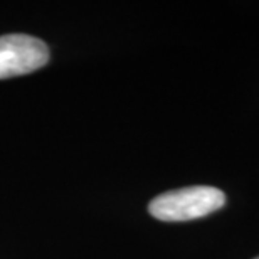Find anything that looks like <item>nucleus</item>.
<instances>
[{
    "label": "nucleus",
    "instance_id": "7ed1b4c3",
    "mask_svg": "<svg viewBox=\"0 0 259 259\" xmlns=\"http://www.w3.org/2000/svg\"><path fill=\"white\" fill-rule=\"evenodd\" d=\"M256 259H259V257H256Z\"/></svg>",
    "mask_w": 259,
    "mask_h": 259
},
{
    "label": "nucleus",
    "instance_id": "f257e3e1",
    "mask_svg": "<svg viewBox=\"0 0 259 259\" xmlns=\"http://www.w3.org/2000/svg\"><path fill=\"white\" fill-rule=\"evenodd\" d=\"M224 204L226 195L221 189L194 185L157 195L148 204V212L163 222H182L212 214Z\"/></svg>",
    "mask_w": 259,
    "mask_h": 259
},
{
    "label": "nucleus",
    "instance_id": "f03ea898",
    "mask_svg": "<svg viewBox=\"0 0 259 259\" xmlns=\"http://www.w3.org/2000/svg\"><path fill=\"white\" fill-rule=\"evenodd\" d=\"M49 63L44 40L27 34L0 35V79L22 76Z\"/></svg>",
    "mask_w": 259,
    "mask_h": 259
}]
</instances>
